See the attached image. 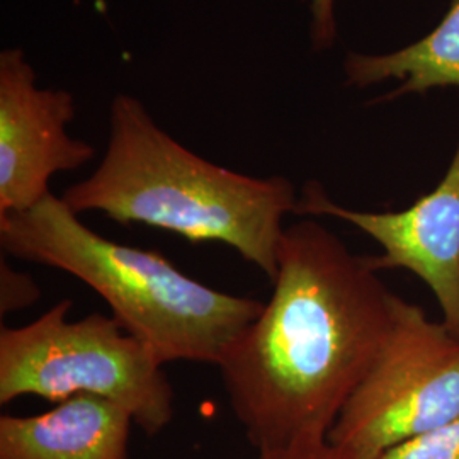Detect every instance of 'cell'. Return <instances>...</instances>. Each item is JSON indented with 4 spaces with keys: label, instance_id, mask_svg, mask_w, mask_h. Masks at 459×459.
<instances>
[{
    "label": "cell",
    "instance_id": "cell-1",
    "mask_svg": "<svg viewBox=\"0 0 459 459\" xmlns=\"http://www.w3.org/2000/svg\"><path fill=\"white\" fill-rule=\"evenodd\" d=\"M273 282L218 362L257 453L327 441L388 335L396 296L369 257L315 220L284 229Z\"/></svg>",
    "mask_w": 459,
    "mask_h": 459
},
{
    "label": "cell",
    "instance_id": "cell-2",
    "mask_svg": "<svg viewBox=\"0 0 459 459\" xmlns=\"http://www.w3.org/2000/svg\"><path fill=\"white\" fill-rule=\"evenodd\" d=\"M62 199L77 214L98 212L189 242L225 244L271 281L278 274L284 216L295 213L298 203L286 178H252L199 157L128 94L113 99L102 162Z\"/></svg>",
    "mask_w": 459,
    "mask_h": 459
},
{
    "label": "cell",
    "instance_id": "cell-3",
    "mask_svg": "<svg viewBox=\"0 0 459 459\" xmlns=\"http://www.w3.org/2000/svg\"><path fill=\"white\" fill-rule=\"evenodd\" d=\"M0 247L11 257L81 279L162 364L218 366L230 342L265 305L210 288L155 250L100 237L55 195L28 212L0 216Z\"/></svg>",
    "mask_w": 459,
    "mask_h": 459
},
{
    "label": "cell",
    "instance_id": "cell-4",
    "mask_svg": "<svg viewBox=\"0 0 459 459\" xmlns=\"http://www.w3.org/2000/svg\"><path fill=\"white\" fill-rule=\"evenodd\" d=\"M70 308L64 299L24 327L0 330V403L94 394L128 411L148 436L162 432L176 398L164 364L115 316L91 313L68 322Z\"/></svg>",
    "mask_w": 459,
    "mask_h": 459
},
{
    "label": "cell",
    "instance_id": "cell-5",
    "mask_svg": "<svg viewBox=\"0 0 459 459\" xmlns=\"http://www.w3.org/2000/svg\"><path fill=\"white\" fill-rule=\"evenodd\" d=\"M459 417V337L422 307L394 296L377 359L349 398L328 441L364 459Z\"/></svg>",
    "mask_w": 459,
    "mask_h": 459
},
{
    "label": "cell",
    "instance_id": "cell-6",
    "mask_svg": "<svg viewBox=\"0 0 459 459\" xmlns=\"http://www.w3.org/2000/svg\"><path fill=\"white\" fill-rule=\"evenodd\" d=\"M74 116V96L39 87L22 49L0 53V216L31 210L51 195L55 174L96 157V148L68 134Z\"/></svg>",
    "mask_w": 459,
    "mask_h": 459
},
{
    "label": "cell",
    "instance_id": "cell-7",
    "mask_svg": "<svg viewBox=\"0 0 459 459\" xmlns=\"http://www.w3.org/2000/svg\"><path fill=\"white\" fill-rule=\"evenodd\" d=\"M295 214L332 216L371 237L379 271L405 269L436 298L443 322L459 337V142L441 182L402 212H359L333 203L318 182H308Z\"/></svg>",
    "mask_w": 459,
    "mask_h": 459
},
{
    "label": "cell",
    "instance_id": "cell-8",
    "mask_svg": "<svg viewBox=\"0 0 459 459\" xmlns=\"http://www.w3.org/2000/svg\"><path fill=\"white\" fill-rule=\"evenodd\" d=\"M132 415L115 402L77 394L33 417H0V459H128Z\"/></svg>",
    "mask_w": 459,
    "mask_h": 459
},
{
    "label": "cell",
    "instance_id": "cell-9",
    "mask_svg": "<svg viewBox=\"0 0 459 459\" xmlns=\"http://www.w3.org/2000/svg\"><path fill=\"white\" fill-rule=\"evenodd\" d=\"M344 74L345 82L354 87L398 82L381 100L459 87V0H451L443 21L430 33L405 48L379 55L349 53Z\"/></svg>",
    "mask_w": 459,
    "mask_h": 459
},
{
    "label": "cell",
    "instance_id": "cell-10",
    "mask_svg": "<svg viewBox=\"0 0 459 459\" xmlns=\"http://www.w3.org/2000/svg\"><path fill=\"white\" fill-rule=\"evenodd\" d=\"M377 459H459V417L394 446Z\"/></svg>",
    "mask_w": 459,
    "mask_h": 459
},
{
    "label": "cell",
    "instance_id": "cell-11",
    "mask_svg": "<svg viewBox=\"0 0 459 459\" xmlns=\"http://www.w3.org/2000/svg\"><path fill=\"white\" fill-rule=\"evenodd\" d=\"M41 296V291L31 276L19 273L5 259L0 263V315L31 307Z\"/></svg>",
    "mask_w": 459,
    "mask_h": 459
},
{
    "label": "cell",
    "instance_id": "cell-12",
    "mask_svg": "<svg viewBox=\"0 0 459 459\" xmlns=\"http://www.w3.org/2000/svg\"><path fill=\"white\" fill-rule=\"evenodd\" d=\"M257 459H364L354 453H349L330 441L320 443L298 444L281 449L261 451Z\"/></svg>",
    "mask_w": 459,
    "mask_h": 459
},
{
    "label": "cell",
    "instance_id": "cell-13",
    "mask_svg": "<svg viewBox=\"0 0 459 459\" xmlns=\"http://www.w3.org/2000/svg\"><path fill=\"white\" fill-rule=\"evenodd\" d=\"M337 2L339 0H310V33L315 49L330 48L337 39Z\"/></svg>",
    "mask_w": 459,
    "mask_h": 459
}]
</instances>
